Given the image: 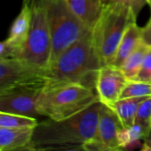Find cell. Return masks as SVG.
<instances>
[{"mask_svg": "<svg viewBox=\"0 0 151 151\" xmlns=\"http://www.w3.org/2000/svg\"><path fill=\"white\" fill-rule=\"evenodd\" d=\"M102 104L97 101L72 117L38 122L33 129L28 151H85V145L95 134Z\"/></svg>", "mask_w": 151, "mask_h": 151, "instance_id": "obj_1", "label": "cell"}, {"mask_svg": "<svg viewBox=\"0 0 151 151\" xmlns=\"http://www.w3.org/2000/svg\"><path fill=\"white\" fill-rule=\"evenodd\" d=\"M102 65L90 31L51 64L44 84H80L96 90L97 76Z\"/></svg>", "mask_w": 151, "mask_h": 151, "instance_id": "obj_2", "label": "cell"}, {"mask_svg": "<svg viewBox=\"0 0 151 151\" xmlns=\"http://www.w3.org/2000/svg\"><path fill=\"white\" fill-rule=\"evenodd\" d=\"M100 101L95 89L80 84H44L36 100L40 116L60 120L72 117Z\"/></svg>", "mask_w": 151, "mask_h": 151, "instance_id": "obj_3", "label": "cell"}, {"mask_svg": "<svg viewBox=\"0 0 151 151\" xmlns=\"http://www.w3.org/2000/svg\"><path fill=\"white\" fill-rule=\"evenodd\" d=\"M136 19L137 15L133 9L124 3L110 2L104 4L91 31L94 49L103 65L113 62L126 29L136 22Z\"/></svg>", "mask_w": 151, "mask_h": 151, "instance_id": "obj_4", "label": "cell"}, {"mask_svg": "<svg viewBox=\"0 0 151 151\" xmlns=\"http://www.w3.org/2000/svg\"><path fill=\"white\" fill-rule=\"evenodd\" d=\"M31 22L28 38L18 56L46 74L51 63L52 42L47 20L45 0H29Z\"/></svg>", "mask_w": 151, "mask_h": 151, "instance_id": "obj_5", "label": "cell"}, {"mask_svg": "<svg viewBox=\"0 0 151 151\" xmlns=\"http://www.w3.org/2000/svg\"><path fill=\"white\" fill-rule=\"evenodd\" d=\"M45 6L52 42L51 65L68 47L91 30L74 14L66 0H45Z\"/></svg>", "mask_w": 151, "mask_h": 151, "instance_id": "obj_6", "label": "cell"}, {"mask_svg": "<svg viewBox=\"0 0 151 151\" xmlns=\"http://www.w3.org/2000/svg\"><path fill=\"white\" fill-rule=\"evenodd\" d=\"M42 81L18 83L0 94V111L25 117H41L36 111V100L44 87Z\"/></svg>", "mask_w": 151, "mask_h": 151, "instance_id": "obj_7", "label": "cell"}, {"mask_svg": "<svg viewBox=\"0 0 151 151\" xmlns=\"http://www.w3.org/2000/svg\"><path fill=\"white\" fill-rule=\"evenodd\" d=\"M124 127L116 112L103 104L100 110L95 134L85 145V151L122 150L119 134Z\"/></svg>", "mask_w": 151, "mask_h": 151, "instance_id": "obj_8", "label": "cell"}, {"mask_svg": "<svg viewBox=\"0 0 151 151\" xmlns=\"http://www.w3.org/2000/svg\"><path fill=\"white\" fill-rule=\"evenodd\" d=\"M24 81L45 82V75L18 58L0 57V94Z\"/></svg>", "mask_w": 151, "mask_h": 151, "instance_id": "obj_9", "label": "cell"}, {"mask_svg": "<svg viewBox=\"0 0 151 151\" xmlns=\"http://www.w3.org/2000/svg\"><path fill=\"white\" fill-rule=\"evenodd\" d=\"M127 81L120 68L111 64L102 65L98 73L95 88L100 101L109 105L119 100Z\"/></svg>", "mask_w": 151, "mask_h": 151, "instance_id": "obj_10", "label": "cell"}, {"mask_svg": "<svg viewBox=\"0 0 151 151\" xmlns=\"http://www.w3.org/2000/svg\"><path fill=\"white\" fill-rule=\"evenodd\" d=\"M31 22V6L29 0H23L19 14L13 19L4 40L12 50V57L18 58L28 35Z\"/></svg>", "mask_w": 151, "mask_h": 151, "instance_id": "obj_11", "label": "cell"}, {"mask_svg": "<svg viewBox=\"0 0 151 151\" xmlns=\"http://www.w3.org/2000/svg\"><path fill=\"white\" fill-rule=\"evenodd\" d=\"M33 129L0 127V151H28Z\"/></svg>", "mask_w": 151, "mask_h": 151, "instance_id": "obj_12", "label": "cell"}, {"mask_svg": "<svg viewBox=\"0 0 151 151\" xmlns=\"http://www.w3.org/2000/svg\"><path fill=\"white\" fill-rule=\"evenodd\" d=\"M74 14L92 31L98 21L104 3L102 0H66Z\"/></svg>", "mask_w": 151, "mask_h": 151, "instance_id": "obj_13", "label": "cell"}, {"mask_svg": "<svg viewBox=\"0 0 151 151\" xmlns=\"http://www.w3.org/2000/svg\"><path fill=\"white\" fill-rule=\"evenodd\" d=\"M142 42V27H139L136 22H133L126 29L111 65L120 68L126 58L135 50Z\"/></svg>", "mask_w": 151, "mask_h": 151, "instance_id": "obj_14", "label": "cell"}, {"mask_svg": "<svg viewBox=\"0 0 151 151\" xmlns=\"http://www.w3.org/2000/svg\"><path fill=\"white\" fill-rule=\"evenodd\" d=\"M149 97L151 96L121 98L108 106L116 112L125 127H130L134 124L135 116L140 104Z\"/></svg>", "mask_w": 151, "mask_h": 151, "instance_id": "obj_15", "label": "cell"}, {"mask_svg": "<svg viewBox=\"0 0 151 151\" xmlns=\"http://www.w3.org/2000/svg\"><path fill=\"white\" fill-rule=\"evenodd\" d=\"M151 47L142 42L135 50L126 58L120 69L128 80H133L138 74L144 58Z\"/></svg>", "mask_w": 151, "mask_h": 151, "instance_id": "obj_16", "label": "cell"}, {"mask_svg": "<svg viewBox=\"0 0 151 151\" xmlns=\"http://www.w3.org/2000/svg\"><path fill=\"white\" fill-rule=\"evenodd\" d=\"M150 132L151 128L137 124H133L130 127H124L119 134L122 150L128 148V146L133 145L140 140H144Z\"/></svg>", "mask_w": 151, "mask_h": 151, "instance_id": "obj_17", "label": "cell"}, {"mask_svg": "<svg viewBox=\"0 0 151 151\" xmlns=\"http://www.w3.org/2000/svg\"><path fill=\"white\" fill-rule=\"evenodd\" d=\"M151 96V83L128 80L120 96L121 98Z\"/></svg>", "mask_w": 151, "mask_h": 151, "instance_id": "obj_18", "label": "cell"}, {"mask_svg": "<svg viewBox=\"0 0 151 151\" xmlns=\"http://www.w3.org/2000/svg\"><path fill=\"white\" fill-rule=\"evenodd\" d=\"M134 124L151 128V97L145 99L140 104L135 116Z\"/></svg>", "mask_w": 151, "mask_h": 151, "instance_id": "obj_19", "label": "cell"}, {"mask_svg": "<svg viewBox=\"0 0 151 151\" xmlns=\"http://www.w3.org/2000/svg\"><path fill=\"white\" fill-rule=\"evenodd\" d=\"M133 81L151 83V48L144 58L141 70L134 77Z\"/></svg>", "mask_w": 151, "mask_h": 151, "instance_id": "obj_20", "label": "cell"}, {"mask_svg": "<svg viewBox=\"0 0 151 151\" xmlns=\"http://www.w3.org/2000/svg\"><path fill=\"white\" fill-rule=\"evenodd\" d=\"M103 3H110V2H119L124 3L127 5H129L134 13L138 16V13L141 12L142 7L148 4V0H102Z\"/></svg>", "mask_w": 151, "mask_h": 151, "instance_id": "obj_21", "label": "cell"}, {"mask_svg": "<svg viewBox=\"0 0 151 151\" xmlns=\"http://www.w3.org/2000/svg\"><path fill=\"white\" fill-rule=\"evenodd\" d=\"M142 40L145 44L151 47V18L148 24L142 27Z\"/></svg>", "mask_w": 151, "mask_h": 151, "instance_id": "obj_22", "label": "cell"}, {"mask_svg": "<svg viewBox=\"0 0 151 151\" xmlns=\"http://www.w3.org/2000/svg\"><path fill=\"white\" fill-rule=\"evenodd\" d=\"M0 57H8V58H13L12 53L9 46L6 44L5 41L0 42Z\"/></svg>", "mask_w": 151, "mask_h": 151, "instance_id": "obj_23", "label": "cell"}, {"mask_svg": "<svg viewBox=\"0 0 151 151\" xmlns=\"http://www.w3.org/2000/svg\"><path fill=\"white\" fill-rule=\"evenodd\" d=\"M142 150L151 151V132L150 133V134L143 140V145H142Z\"/></svg>", "mask_w": 151, "mask_h": 151, "instance_id": "obj_24", "label": "cell"}, {"mask_svg": "<svg viewBox=\"0 0 151 151\" xmlns=\"http://www.w3.org/2000/svg\"><path fill=\"white\" fill-rule=\"evenodd\" d=\"M148 4L150 5V10H151V0H148Z\"/></svg>", "mask_w": 151, "mask_h": 151, "instance_id": "obj_25", "label": "cell"}]
</instances>
